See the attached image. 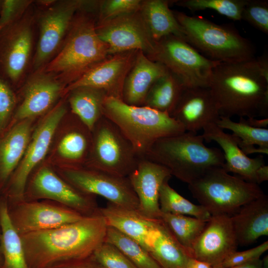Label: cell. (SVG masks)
Wrapping results in <instances>:
<instances>
[{"instance_id": "16", "label": "cell", "mask_w": 268, "mask_h": 268, "mask_svg": "<svg viewBox=\"0 0 268 268\" xmlns=\"http://www.w3.org/2000/svg\"><path fill=\"white\" fill-rule=\"evenodd\" d=\"M100 39L108 47L109 55L140 51L147 56L156 42L151 37L139 10L96 23Z\"/></svg>"}, {"instance_id": "41", "label": "cell", "mask_w": 268, "mask_h": 268, "mask_svg": "<svg viewBox=\"0 0 268 268\" xmlns=\"http://www.w3.org/2000/svg\"><path fill=\"white\" fill-rule=\"evenodd\" d=\"M244 20L254 27L268 34V1L247 0L241 13Z\"/></svg>"}, {"instance_id": "46", "label": "cell", "mask_w": 268, "mask_h": 268, "mask_svg": "<svg viewBox=\"0 0 268 268\" xmlns=\"http://www.w3.org/2000/svg\"><path fill=\"white\" fill-rule=\"evenodd\" d=\"M260 68L264 75L268 79V53H265L261 56L256 59Z\"/></svg>"}, {"instance_id": "32", "label": "cell", "mask_w": 268, "mask_h": 268, "mask_svg": "<svg viewBox=\"0 0 268 268\" xmlns=\"http://www.w3.org/2000/svg\"><path fill=\"white\" fill-rule=\"evenodd\" d=\"M70 130L60 141L58 152L72 164L71 167L84 166L91 148V131L80 121Z\"/></svg>"}, {"instance_id": "34", "label": "cell", "mask_w": 268, "mask_h": 268, "mask_svg": "<svg viewBox=\"0 0 268 268\" xmlns=\"http://www.w3.org/2000/svg\"><path fill=\"white\" fill-rule=\"evenodd\" d=\"M160 219L188 255L192 258L194 245L208 220L165 213H161Z\"/></svg>"}, {"instance_id": "9", "label": "cell", "mask_w": 268, "mask_h": 268, "mask_svg": "<svg viewBox=\"0 0 268 268\" xmlns=\"http://www.w3.org/2000/svg\"><path fill=\"white\" fill-rule=\"evenodd\" d=\"M91 134V146L85 166L128 177L140 158L119 128L103 116Z\"/></svg>"}, {"instance_id": "38", "label": "cell", "mask_w": 268, "mask_h": 268, "mask_svg": "<svg viewBox=\"0 0 268 268\" xmlns=\"http://www.w3.org/2000/svg\"><path fill=\"white\" fill-rule=\"evenodd\" d=\"M140 0H106L97 1L96 23L136 12L140 9Z\"/></svg>"}, {"instance_id": "47", "label": "cell", "mask_w": 268, "mask_h": 268, "mask_svg": "<svg viewBox=\"0 0 268 268\" xmlns=\"http://www.w3.org/2000/svg\"><path fill=\"white\" fill-rule=\"evenodd\" d=\"M185 268H213V267L204 262L189 257Z\"/></svg>"}, {"instance_id": "50", "label": "cell", "mask_w": 268, "mask_h": 268, "mask_svg": "<svg viewBox=\"0 0 268 268\" xmlns=\"http://www.w3.org/2000/svg\"><path fill=\"white\" fill-rule=\"evenodd\" d=\"M263 262V268H268V255L265 257V258L262 260Z\"/></svg>"}, {"instance_id": "17", "label": "cell", "mask_w": 268, "mask_h": 268, "mask_svg": "<svg viewBox=\"0 0 268 268\" xmlns=\"http://www.w3.org/2000/svg\"><path fill=\"white\" fill-rule=\"evenodd\" d=\"M138 51H132L108 56L82 76L67 86L63 95L81 87L102 90L108 96L122 100L123 86Z\"/></svg>"}, {"instance_id": "30", "label": "cell", "mask_w": 268, "mask_h": 268, "mask_svg": "<svg viewBox=\"0 0 268 268\" xmlns=\"http://www.w3.org/2000/svg\"><path fill=\"white\" fill-rule=\"evenodd\" d=\"M0 245L2 263L0 268H29L23 243L10 221L5 199L0 196Z\"/></svg>"}, {"instance_id": "1", "label": "cell", "mask_w": 268, "mask_h": 268, "mask_svg": "<svg viewBox=\"0 0 268 268\" xmlns=\"http://www.w3.org/2000/svg\"><path fill=\"white\" fill-rule=\"evenodd\" d=\"M108 225L99 213L56 228L20 235L29 268H48L92 255L105 242Z\"/></svg>"}, {"instance_id": "29", "label": "cell", "mask_w": 268, "mask_h": 268, "mask_svg": "<svg viewBox=\"0 0 268 268\" xmlns=\"http://www.w3.org/2000/svg\"><path fill=\"white\" fill-rule=\"evenodd\" d=\"M67 94L71 113L91 131L103 116L102 106L107 96L105 91L93 88L81 87ZM66 94V95H67Z\"/></svg>"}, {"instance_id": "11", "label": "cell", "mask_w": 268, "mask_h": 268, "mask_svg": "<svg viewBox=\"0 0 268 268\" xmlns=\"http://www.w3.org/2000/svg\"><path fill=\"white\" fill-rule=\"evenodd\" d=\"M82 0H54L36 8L37 38L31 73L42 69L57 54L70 29Z\"/></svg>"}, {"instance_id": "35", "label": "cell", "mask_w": 268, "mask_h": 268, "mask_svg": "<svg viewBox=\"0 0 268 268\" xmlns=\"http://www.w3.org/2000/svg\"><path fill=\"white\" fill-rule=\"evenodd\" d=\"M167 180L159 192V202L161 213L192 216L208 220L211 215L201 205L195 204L180 195L172 188Z\"/></svg>"}, {"instance_id": "6", "label": "cell", "mask_w": 268, "mask_h": 268, "mask_svg": "<svg viewBox=\"0 0 268 268\" xmlns=\"http://www.w3.org/2000/svg\"><path fill=\"white\" fill-rule=\"evenodd\" d=\"M173 12L183 29L185 40L206 58L227 63L256 59L254 46L231 24H217L201 16Z\"/></svg>"}, {"instance_id": "42", "label": "cell", "mask_w": 268, "mask_h": 268, "mask_svg": "<svg viewBox=\"0 0 268 268\" xmlns=\"http://www.w3.org/2000/svg\"><path fill=\"white\" fill-rule=\"evenodd\" d=\"M32 0H2L0 9V31L20 18L32 4Z\"/></svg>"}, {"instance_id": "19", "label": "cell", "mask_w": 268, "mask_h": 268, "mask_svg": "<svg viewBox=\"0 0 268 268\" xmlns=\"http://www.w3.org/2000/svg\"><path fill=\"white\" fill-rule=\"evenodd\" d=\"M237 246L230 216L211 215L194 245L192 258L212 267L219 266Z\"/></svg>"}, {"instance_id": "27", "label": "cell", "mask_w": 268, "mask_h": 268, "mask_svg": "<svg viewBox=\"0 0 268 268\" xmlns=\"http://www.w3.org/2000/svg\"><path fill=\"white\" fill-rule=\"evenodd\" d=\"M146 249L161 268H185L190 257L160 219L147 239Z\"/></svg>"}, {"instance_id": "44", "label": "cell", "mask_w": 268, "mask_h": 268, "mask_svg": "<svg viewBox=\"0 0 268 268\" xmlns=\"http://www.w3.org/2000/svg\"><path fill=\"white\" fill-rule=\"evenodd\" d=\"M48 268H104L93 255L83 258L65 261Z\"/></svg>"}, {"instance_id": "4", "label": "cell", "mask_w": 268, "mask_h": 268, "mask_svg": "<svg viewBox=\"0 0 268 268\" xmlns=\"http://www.w3.org/2000/svg\"><path fill=\"white\" fill-rule=\"evenodd\" d=\"M204 141L201 134L185 132L157 140L145 157L165 166L172 176L190 184L209 169L224 165L221 150L207 147Z\"/></svg>"}, {"instance_id": "5", "label": "cell", "mask_w": 268, "mask_h": 268, "mask_svg": "<svg viewBox=\"0 0 268 268\" xmlns=\"http://www.w3.org/2000/svg\"><path fill=\"white\" fill-rule=\"evenodd\" d=\"M102 114L119 128L139 158L145 157L157 140L186 132L167 112L145 106L130 105L111 96L105 97Z\"/></svg>"}, {"instance_id": "51", "label": "cell", "mask_w": 268, "mask_h": 268, "mask_svg": "<svg viewBox=\"0 0 268 268\" xmlns=\"http://www.w3.org/2000/svg\"><path fill=\"white\" fill-rule=\"evenodd\" d=\"M2 256L1 253V245H0V268L2 265Z\"/></svg>"}, {"instance_id": "39", "label": "cell", "mask_w": 268, "mask_h": 268, "mask_svg": "<svg viewBox=\"0 0 268 268\" xmlns=\"http://www.w3.org/2000/svg\"><path fill=\"white\" fill-rule=\"evenodd\" d=\"M92 255L104 268H137L117 247L106 242Z\"/></svg>"}, {"instance_id": "33", "label": "cell", "mask_w": 268, "mask_h": 268, "mask_svg": "<svg viewBox=\"0 0 268 268\" xmlns=\"http://www.w3.org/2000/svg\"><path fill=\"white\" fill-rule=\"evenodd\" d=\"M184 88L179 79L169 71L151 86L143 106L170 115Z\"/></svg>"}, {"instance_id": "49", "label": "cell", "mask_w": 268, "mask_h": 268, "mask_svg": "<svg viewBox=\"0 0 268 268\" xmlns=\"http://www.w3.org/2000/svg\"><path fill=\"white\" fill-rule=\"evenodd\" d=\"M268 180V166L265 165L258 171L256 177V183L258 185Z\"/></svg>"}, {"instance_id": "14", "label": "cell", "mask_w": 268, "mask_h": 268, "mask_svg": "<svg viewBox=\"0 0 268 268\" xmlns=\"http://www.w3.org/2000/svg\"><path fill=\"white\" fill-rule=\"evenodd\" d=\"M95 197L80 191L52 169L43 166L28 179L23 200L54 201L87 216L99 213Z\"/></svg>"}, {"instance_id": "2", "label": "cell", "mask_w": 268, "mask_h": 268, "mask_svg": "<svg viewBox=\"0 0 268 268\" xmlns=\"http://www.w3.org/2000/svg\"><path fill=\"white\" fill-rule=\"evenodd\" d=\"M209 88L220 116L268 118V79L256 59L219 63L212 70Z\"/></svg>"}, {"instance_id": "28", "label": "cell", "mask_w": 268, "mask_h": 268, "mask_svg": "<svg viewBox=\"0 0 268 268\" xmlns=\"http://www.w3.org/2000/svg\"><path fill=\"white\" fill-rule=\"evenodd\" d=\"M169 3V1L164 0H142L139 11L155 42L171 35L185 39L183 29L170 9Z\"/></svg>"}, {"instance_id": "25", "label": "cell", "mask_w": 268, "mask_h": 268, "mask_svg": "<svg viewBox=\"0 0 268 268\" xmlns=\"http://www.w3.org/2000/svg\"><path fill=\"white\" fill-rule=\"evenodd\" d=\"M31 120L15 123L0 136V195L25 154L30 139Z\"/></svg>"}, {"instance_id": "24", "label": "cell", "mask_w": 268, "mask_h": 268, "mask_svg": "<svg viewBox=\"0 0 268 268\" xmlns=\"http://www.w3.org/2000/svg\"><path fill=\"white\" fill-rule=\"evenodd\" d=\"M238 245L247 246L268 235V197L264 194L230 216Z\"/></svg>"}, {"instance_id": "31", "label": "cell", "mask_w": 268, "mask_h": 268, "mask_svg": "<svg viewBox=\"0 0 268 268\" xmlns=\"http://www.w3.org/2000/svg\"><path fill=\"white\" fill-rule=\"evenodd\" d=\"M216 124L232 132L239 147L247 155L255 153L268 154V129L257 128L245 123L240 117L238 122L231 118L220 116Z\"/></svg>"}, {"instance_id": "43", "label": "cell", "mask_w": 268, "mask_h": 268, "mask_svg": "<svg viewBox=\"0 0 268 268\" xmlns=\"http://www.w3.org/2000/svg\"><path fill=\"white\" fill-rule=\"evenodd\" d=\"M268 249V241H266L249 250L241 252L236 251L226 258L219 267L228 268L259 259Z\"/></svg>"}, {"instance_id": "8", "label": "cell", "mask_w": 268, "mask_h": 268, "mask_svg": "<svg viewBox=\"0 0 268 268\" xmlns=\"http://www.w3.org/2000/svg\"><path fill=\"white\" fill-rule=\"evenodd\" d=\"M37 38L33 1L20 18L0 31V74L14 89L31 73Z\"/></svg>"}, {"instance_id": "13", "label": "cell", "mask_w": 268, "mask_h": 268, "mask_svg": "<svg viewBox=\"0 0 268 268\" xmlns=\"http://www.w3.org/2000/svg\"><path fill=\"white\" fill-rule=\"evenodd\" d=\"M60 176L80 191L103 197L116 206L138 210V201L128 177H123L94 168L66 167Z\"/></svg>"}, {"instance_id": "22", "label": "cell", "mask_w": 268, "mask_h": 268, "mask_svg": "<svg viewBox=\"0 0 268 268\" xmlns=\"http://www.w3.org/2000/svg\"><path fill=\"white\" fill-rule=\"evenodd\" d=\"M202 131L201 135L204 140L214 141L221 147L224 158L223 168L227 172L233 173L247 182L257 184V172L266 165L262 155L249 157L239 147L235 137L225 133L216 123L208 125Z\"/></svg>"}, {"instance_id": "7", "label": "cell", "mask_w": 268, "mask_h": 268, "mask_svg": "<svg viewBox=\"0 0 268 268\" xmlns=\"http://www.w3.org/2000/svg\"><path fill=\"white\" fill-rule=\"evenodd\" d=\"M192 196L211 215L231 216L244 204L263 196L259 185L212 168L188 184Z\"/></svg>"}, {"instance_id": "15", "label": "cell", "mask_w": 268, "mask_h": 268, "mask_svg": "<svg viewBox=\"0 0 268 268\" xmlns=\"http://www.w3.org/2000/svg\"><path fill=\"white\" fill-rule=\"evenodd\" d=\"M6 203L11 223L20 235L56 228L85 216L68 207L50 200H22L6 201Z\"/></svg>"}, {"instance_id": "53", "label": "cell", "mask_w": 268, "mask_h": 268, "mask_svg": "<svg viewBox=\"0 0 268 268\" xmlns=\"http://www.w3.org/2000/svg\"><path fill=\"white\" fill-rule=\"evenodd\" d=\"M1 0H0V6H1Z\"/></svg>"}, {"instance_id": "23", "label": "cell", "mask_w": 268, "mask_h": 268, "mask_svg": "<svg viewBox=\"0 0 268 268\" xmlns=\"http://www.w3.org/2000/svg\"><path fill=\"white\" fill-rule=\"evenodd\" d=\"M168 72L164 65L150 60L138 51L125 80L122 100L130 105L143 106L151 86Z\"/></svg>"}, {"instance_id": "37", "label": "cell", "mask_w": 268, "mask_h": 268, "mask_svg": "<svg viewBox=\"0 0 268 268\" xmlns=\"http://www.w3.org/2000/svg\"><path fill=\"white\" fill-rule=\"evenodd\" d=\"M247 0H182L176 4L195 12L211 9L233 20H241V13Z\"/></svg>"}, {"instance_id": "3", "label": "cell", "mask_w": 268, "mask_h": 268, "mask_svg": "<svg viewBox=\"0 0 268 268\" xmlns=\"http://www.w3.org/2000/svg\"><path fill=\"white\" fill-rule=\"evenodd\" d=\"M95 12L91 1L85 0L61 48L41 69L55 76L66 87L109 56L108 46L96 30Z\"/></svg>"}, {"instance_id": "20", "label": "cell", "mask_w": 268, "mask_h": 268, "mask_svg": "<svg viewBox=\"0 0 268 268\" xmlns=\"http://www.w3.org/2000/svg\"><path fill=\"white\" fill-rule=\"evenodd\" d=\"M172 175L165 166L146 157L140 158L135 169L128 176L138 201V211L151 219H160V188Z\"/></svg>"}, {"instance_id": "21", "label": "cell", "mask_w": 268, "mask_h": 268, "mask_svg": "<svg viewBox=\"0 0 268 268\" xmlns=\"http://www.w3.org/2000/svg\"><path fill=\"white\" fill-rule=\"evenodd\" d=\"M170 116L186 132L194 133L216 123L220 116L209 87L185 88Z\"/></svg>"}, {"instance_id": "36", "label": "cell", "mask_w": 268, "mask_h": 268, "mask_svg": "<svg viewBox=\"0 0 268 268\" xmlns=\"http://www.w3.org/2000/svg\"><path fill=\"white\" fill-rule=\"evenodd\" d=\"M105 242L117 247L137 268H161L138 242L108 226Z\"/></svg>"}, {"instance_id": "18", "label": "cell", "mask_w": 268, "mask_h": 268, "mask_svg": "<svg viewBox=\"0 0 268 268\" xmlns=\"http://www.w3.org/2000/svg\"><path fill=\"white\" fill-rule=\"evenodd\" d=\"M22 85V99L12 118L18 122L47 112L63 95L66 87L55 76L42 70L31 73Z\"/></svg>"}, {"instance_id": "10", "label": "cell", "mask_w": 268, "mask_h": 268, "mask_svg": "<svg viewBox=\"0 0 268 268\" xmlns=\"http://www.w3.org/2000/svg\"><path fill=\"white\" fill-rule=\"evenodd\" d=\"M150 60L161 63L185 88L209 87L213 68L220 62L201 55L185 39L171 35L156 42Z\"/></svg>"}, {"instance_id": "12", "label": "cell", "mask_w": 268, "mask_h": 268, "mask_svg": "<svg viewBox=\"0 0 268 268\" xmlns=\"http://www.w3.org/2000/svg\"><path fill=\"white\" fill-rule=\"evenodd\" d=\"M67 112L66 104L60 102L50 111L35 131L21 161L0 195L7 201L23 200L25 187L30 175L45 156L55 131Z\"/></svg>"}, {"instance_id": "52", "label": "cell", "mask_w": 268, "mask_h": 268, "mask_svg": "<svg viewBox=\"0 0 268 268\" xmlns=\"http://www.w3.org/2000/svg\"><path fill=\"white\" fill-rule=\"evenodd\" d=\"M213 268H221L220 267L217 266V267H213Z\"/></svg>"}, {"instance_id": "45", "label": "cell", "mask_w": 268, "mask_h": 268, "mask_svg": "<svg viewBox=\"0 0 268 268\" xmlns=\"http://www.w3.org/2000/svg\"><path fill=\"white\" fill-rule=\"evenodd\" d=\"M243 121L247 124L257 128L267 129L268 126V118L257 119L256 118H247V119L242 117Z\"/></svg>"}, {"instance_id": "26", "label": "cell", "mask_w": 268, "mask_h": 268, "mask_svg": "<svg viewBox=\"0 0 268 268\" xmlns=\"http://www.w3.org/2000/svg\"><path fill=\"white\" fill-rule=\"evenodd\" d=\"M99 213L108 226L135 240L145 249L147 239L159 220L149 219L138 210L118 206L109 202L105 207H100Z\"/></svg>"}, {"instance_id": "48", "label": "cell", "mask_w": 268, "mask_h": 268, "mask_svg": "<svg viewBox=\"0 0 268 268\" xmlns=\"http://www.w3.org/2000/svg\"><path fill=\"white\" fill-rule=\"evenodd\" d=\"M228 268H263V262L262 260L259 258Z\"/></svg>"}, {"instance_id": "40", "label": "cell", "mask_w": 268, "mask_h": 268, "mask_svg": "<svg viewBox=\"0 0 268 268\" xmlns=\"http://www.w3.org/2000/svg\"><path fill=\"white\" fill-rule=\"evenodd\" d=\"M17 101L14 88L0 74V136L6 132Z\"/></svg>"}]
</instances>
